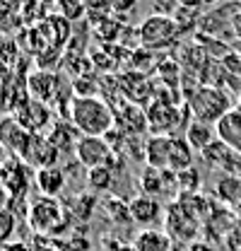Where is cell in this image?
I'll return each mask as SVG.
<instances>
[{
  "label": "cell",
  "instance_id": "1",
  "mask_svg": "<svg viewBox=\"0 0 241 251\" xmlns=\"http://www.w3.org/2000/svg\"><path fill=\"white\" fill-rule=\"evenodd\" d=\"M70 124L82 135L106 138L116 128V111L101 97H75L70 104Z\"/></svg>",
  "mask_w": 241,
  "mask_h": 251
},
{
  "label": "cell",
  "instance_id": "2",
  "mask_svg": "<svg viewBox=\"0 0 241 251\" xmlns=\"http://www.w3.org/2000/svg\"><path fill=\"white\" fill-rule=\"evenodd\" d=\"M183 97H186V109L191 111L193 121H203V124L215 126L227 111L234 109V101L227 90L205 85V82L193 85Z\"/></svg>",
  "mask_w": 241,
  "mask_h": 251
},
{
  "label": "cell",
  "instance_id": "3",
  "mask_svg": "<svg viewBox=\"0 0 241 251\" xmlns=\"http://www.w3.org/2000/svg\"><path fill=\"white\" fill-rule=\"evenodd\" d=\"M70 225V215L58 198L39 196L29 205V227L39 237H60Z\"/></svg>",
  "mask_w": 241,
  "mask_h": 251
},
{
  "label": "cell",
  "instance_id": "4",
  "mask_svg": "<svg viewBox=\"0 0 241 251\" xmlns=\"http://www.w3.org/2000/svg\"><path fill=\"white\" fill-rule=\"evenodd\" d=\"M140 46L150 49V51H167L171 49L181 36V25L176 22V17L171 15H150L140 22Z\"/></svg>",
  "mask_w": 241,
  "mask_h": 251
},
{
  "label": "cell",
  "instance_id": "5",
  "mask_svg": "<svg viewBox=\"0 0 241 251\" xmlns=\"http://www.w3.org/2000/svg\"><path fill=\"white\" fill-rule=\"evenodd\" d=\"M164 225H167V232L174 242H191L193 244L198 232H200V218L193 215L191 210H186L179 201H171L167 205Z\"/></svg>",
  "mask_w": 241,
  "mask_h": 251
},
{
  "label": "cell",
  "instance_id": "6",
  "mask_svg": "<svg viewBox=\"0 0 241 251\" xmlns=\"http://www.w3.org/2000/svg\"><path fill=\"white\" fill-rule=\"evenodd\" d=\"M145 116H147V130L152 135H179V126H181V109L176 104L154 99L150 106H145Z\"/></svg>",
  "mask_w": 241,
  "mask_h": 251
},
{
  "label": "cell",
  "instance_id": "7",
  "mask_svg": "<svg viewBox=\"0 0 241 251\" xmlns=\"http://www.w3.org/2000/svg\"><path fill=\"white\" fill-rule=\"evenodd\" d=\"M120 87V97H125V101L130 104H138V106H150L152 101L157 99V87H154V80L145 73H135V70H128L125 75L116 77Z\"/></svg>",
  "mask_w": 241,
  "mask_h": 251
},
{
  "label": "cell",
  "instance_id": "8",
  "mask_svg": "<svg viewBox=\"0 0 241 251\" xmlns=\"http://www.w3.org/2000/svg\"><path fill=\"white\" fill-rule=\"evenodd\" d=\"M114 157V148L106 138H94V135H82L77 148H75V159L90 172L94 167L109 164Z\"/></svg>",
  "mask_w": 241,
  "mask_h": 251
},
{
  "label": "cell",
  "instance_id": "9",
  "mask_svg": "<svg viewBox=\"0 0 241 251\" xmlns=\"http://www.w3.org/2000/svg\"><path fill=\"white\" fill-rule=\"evenodd\" d=\"M130 215L135 225H140V229H157V225L167 218V208L159 198L138 193L135 198H130Z\"/></svg>",
  "mask_w": 241,
  "mask_h": 251
},
{
  "label": "cell",
  "instance_id": "10",
  "mask_svg": "<svg viewBox=\"0 0 241 251\" xmlns=\"http://www.w3.org/2000/svg\"><path fill=\"white\" fill-rule=\"evenodd\" d=\"M15 119L24 126L29 133H46V128L51 124V109H48L46 101H39L34 97H27L15 109Z\"/></svg>",
  "mask_w": 241,
  "mask_h": 251
},
{
  "label": "cell",
  "instance_id": "11",
  "mask_svg": "<svg viewBox=\"0 0 241 251\" xmlns=\"http://www.w3.org/2000/svg\"><path fill=\"white\" fill-rule=\"evenodd\" d=\"M60 152L51 145V140L46 138V133H31V140L27 145V152L22 155V162H27L29 167L46 169V167H56L58 164Z\"/></svg>",
  "mask_w": 241,
  "mask_h": 251
},
{
  "label": "cell",
  "instance_id": "12",
  "mask_svg": "<svg viewBox=\"0 0 241 251\" xmlns=\"http://www.w3.org/2000/svg\"><path fill=\"white\" fill-rule=\"evenodd\" d=\"M29 140H31V133L15 116L0 119V145L7 148V152H12V157L22 159V155L27 152Z\"/></svg>",
  "mask_w": 241,
  "mask_h": 251
},
{
  "label": "cell",
  "instance_id": "13",
  "mask_svg": "<svg viewBox=\"0 0 241 251\" xmlns=\"http://www.w3.org/2000/svg\"><path fill=\"white\" fill-rule=\"evenodd\" d=\"M58 87H60V75H56L53 70H34L29 77H27V92L29 97L39 99V101H53L58 97Z\"/></svg>",
  "mask_w": 241,
  "mask_h": 251
},
{
  "label": "cell",
  "instance_id": "14",
  "mask_svg": "<svg viewBox=\"0 0 241 251\" xmlns=\"http://www.w3.org/2000/svg\"><path fill=\"white\" fill-rule=\"evenodd\" d=\"M116 111V128H120L128 138H138V133H145L147 130V116H145V109L138 106V104H130V101H120Z\"/></svg>",
  "mask_w": 241,
  "mask_h": 251
},
{
  "label": "cell",
  "instance_id": "15",
  "mask_svg": "<svg viewBox=\"0 0 241 251\" xmlns=\"http://www.w3.org/2000/svg\"><path fill=\"white\" fill-rule=\"evenodd\" d=\"M46 138L51 140V145L58 150L60 155H75V148L82 138V133L75 128L72 124H65V121H56L51 124V128L46 130Z\"/></svg>",
  "mask_w": 241,
  "mask_h": 251
},
{
  "label": "cell",
  "instance_id": "16",
  "mask_svg": "<svg viewBox=\"0 0 241 251\" xmlns=\"http://www.w3.org/2000/svg\"><path fill=\"white\" fill-rule=\"evenodd\" d=\"M215 128H217V138L224 145H229L232 150L241 152V106H234L232 111H227L215 124Z\"/></svg>",
  "mask_w": 241,
  "mask_h": 251
},
{
  "label": "cell",
  "instance_id": "17",
  "mask_svg": "<svg viewBox=\"0 0 241 251\" xmlns=\"http://www.w3.org/2000/svg\"><path fill=\"white\" fill-rule=\"evenodd\" d=\"M169 150H171L169 135H150L145 143V164L159 172H169Z\"/></svg>",
  "mask_w": 241,
  "mask_h": 251
},
{
  "label": "cell",
  "instance_id": "18",
  "mask_svg": "<svg viewBox=\"0 0 241 251\" xmlns=\"http://www.w3.org/2000/svg\"><path fill=\"white\" fill-rule=\"evenodd\" d=\"M34 184L41 191V196L46 198H58L63 193V188L68 184V176H65V169L63 167H46V169H39L36 176H34Z\"/></svg>",
  "mask_w": 241,
  "mask_h": 251
},
{
  "label": "cell",
  "instance_id": "19",
  "mask_svg": "<svg viewBox=\"0 0 241 251\" xmlns=\"http://www.w3.org/2000/svg\"><path fill=\"white\" fill-rule=\"evenodd\" d=\"M133 244L138 251H174V239L167 229H140L133 237Z\"/></svg>",
  "mask_w": 241,
  "mask_h": 251
},
{
  "label": "cell",
  "instance_id": "20",
  "mask_svg": "<svg viewBox=\"0 0 241 251\" xmlns=\"http://www.w3.org/2000/svg\"><path fill=\"white\" fill-rule=\"evenodd\" d=\"M193 167V148L183 135H174L171 138V150H169V172L181 174L186 169Z\"/></svg>",
  "mask_w": 241,
  "mask_h": 251
},
{
  "label": "cell",
  "instance_id": "21",
  "mask_svg": "<svg viewBox=\"0 0 241 251\" xmlns=\"http://www.w3.org/2000/svg\"><path fill=\"white\" fill-rule=\"evenodd\" d=\"M183 138L191 143L193 150H200L203 152L208 145H212L217 140V128L212 124H203V121H191V124L186 126Z\"/></svg>",
  "mask_w": 241,
  "mask_h": 251
},
{
  "label": "cell",
  "instance_id": "22",
  "mask_svg": "<svg viewBox=\"0 0 241 251\" xmlns=\"http://www.w3.org/2000/svg\"><path fill=\"white\" fill-rule=\"evenodd\" d=\"M215 196L224 203V205H232V208H239L241 205V176L234 174H222L215 184Z\"/></svg>",
  "mask_w": 241,
  "mask_h": 251
},
{
  "label": "cell",
  "instance_id": "23",
  "mask_svg": "<svg viewBox=\"0 0 241 251\" xmlns=\"http://www.w3.org/2000/svg\"><path fill=\"white\" fill-rule=\"evenodd\" d=\"M104 213H106V218L111 220L114 225H119V227H128V225H133V215H130V201H123L120 196H114V193H109L106 198H104Z\"/></svg>",
  "mask_w": 241,
  "mask_h": 251
},
{
  "label": "cell",
  "instance_id": "24",
  "mask_svg": "<svg viewBox=\"0 0 241 251\" xmlns=\"http://www.w3.org/2000/svg\"><path fill=\"white\" fill-rule=\"evenodd\" d=\"M114 176H116V169L104 164V167H94L87 172V191L96 193V196H109V191L114 188Z\"/></svg>",
  "mask_w": 241,
  "mask_h": 251
},
{
  "label": "cell",
  "instance_id": "25",
  "mask_svg": "<svg viewBox=\"0 0 241 251\" xmlns=\"http://www.w3.org/2000/svg\"><path fill=\"white\" fill-rule=\"evenodd\" d=\"M51 247L56 251H90V242L80 232H65V237L63 234L56 237L51 242Z\"/></svg>",
  "mask_w": 241,
  "mask_h": 251
},
{
  "label": "cell",
  "instance_id": "26",
  "mask_svg": "<svg viewBox=\"0 0 241 251\" xmlns=\"http://www.w3.org/2000/svg\"><path fill=\"white\" fill-rule=\"evenodd\" d=\"M96 193H92V191H82L75 201H72V218H77V220H87L92 215V210L96 208Z\"/></svg>",
  "mask_w": 241,
  "mask_h": 251
},
{
  "label": "cell",
  "instance_id": "27",
  "mask_svg": "<svg viewBox=\"0 0 241 251\" xmlns=\"http://www.w3.org/2000/svg\"><path fill=\"white\" fill-rule=\"evenodd\" d=\"M200 188V174L195 172V167L186 169L179 174V193H198Z\"/></svg>",
  "mask_w": 241,
  "mask_h": 251
},
{
  "label": "cell",
  "instance_id": "28",
  "mask_svg": "<svg viewBox=\"0 0 241 251\" xmlns=\"http://www.w3.org/2000/svg\"><path fill=\"white\" fill-rule=\"evenodd\" d=\"M222 68L232 75V77H239L241 80V53H237V51H229L224 58H222Z\"/></svg>",
  "mask_w": 241,
  "mask_h": 251
},
{
  "label": "cell",
  "instance_id": "29",
  "mask_svg": "<svg viewBox=\"0 0 241 251\" xmlns=\"http://www.w3.org/2000/svg\"><path fill=\"white\" fill-rule=\"evenodd\" d=\"M101 247H104V251H138L133 242H120V239H116V237H106V239H101Z\"/></svg>",
  "mask_w": 241,
  "mask_h": 251
},
{
  "label": "cell",
  "instance_id": "30",
  "mask_svg": "<svg viewBox=\"0 0 241 251\" xmlns=\"http://www.w3.org/2000/svg\"><path fill=\"white\" fill-rule=\"evenodd\" d=\"M12 227H15V218L10 210H0V242L7 239L12 234Z\"/></svg>",
  "mask_w": 241,
  "mask_h": 251
},
{
  "label": "cell",
  "instance_id": "31",
  "mask_svg": "<svg viewBox=\"0 0 241 251\" xmlns=\"http://www.w3.org/2000/svg\"><path fill=\"white\" fill-rule=\"evenodd\" d=\"M135 7V0H109V10L111 12H128Z\"/></svg>",
  "mask_w": 241,
  "mask_h": 251
},
{
  "label": "cell",
  "instance_id": "32",
  "mask_svg": "<svg viewBox=\"0 0 241 251\" xmlns=\"http://www.w3.org/2000/svg\"><path fill=\"white\" fill-rule=\"evenodd\" d=\"M2 251H31L24 242H10V244H5L2 247Z\"/></svg>",
  "mask_w": 241,
  "mask_h": 251
},
{
  "label": "cell",
  "instance_id": "33",
  "mask_svg": "<svg viewBox=\"0 0 241 251\" xmlns=\"http://www.w3.org/2000/svg\"><path fill=\"white\" fill-rule=\"evenodd\" d=\"M229 25H232V29H234V34H237V39L241 41V12H237V15L232 17Z\"/></svg>",
  "mask_w": 241,
  "mask_h": 251
},
{
  "label": "cell",
  "instance_id": "34",
  "mask_svg": "<svg viewBox=\"0 0 241 251\" xmlns=\"http://www.w3.org/2000/svg\"><path fill=\"white\" fill-rule=\"evenodd\" d=\"M176 2H179V7H186V10H198L203 0H176Z\"/></svg>",
  "mask_w": 241,
  "mask_h": 251
},
{
  "label": "cell",
  "instance_id": "35",
  "mask_svg": "<svg viewBox=\"0 0 241 251\" xmlns=\"http://www.w3.org/2000/svg\"><path fill=\"white\" fill-rule=\"evenodd\" d=\"M188 251H212L210 247H205V244H200V242H193L191 247H188Z\"/></svg>",
  "mask_w": 241,
  "mask_h": 251
},
{
  "label": "cell",
  "instance_id": "36",
  "mask_svg": "<svg viewBox=\"0 0 241 251\" xmlns=\"http://www.w3.org/2000/svg\"><path fill=\"white\" fill-rule=\"evenodd\" d=\"M203 2H217V0H203Z\"/></svg>",
  "mask_w": 241,
  "mask_h": 251
},
{
  "label": "cell",
  "instance_id": "37",
  "mask_svg": "<svg viewBox=\"0 0 241 251\" xmlns=\"http://www.w3.org/2000/svg\"><path fill=\"white\" fill-rule=\"evenodd\" d=\"M39 2H48V0H39Z\"/></svg>",
  "mask_w": 241,
  "mask_h": 251
},
{
  "label": "cell",
  "instance_id": "38",
  "mask_svg": "<svg viewBox=\"0 0 241 251\" xmlns=\"http://www.w3.org/2000/svg\"><path fill=\"white\" fill-rule=\"evenodd\" d=\"M0 148H2V145H0Z\"/></svg>",
  "mask_w": 241,
  "mask_h": 251
}]
</instances>
